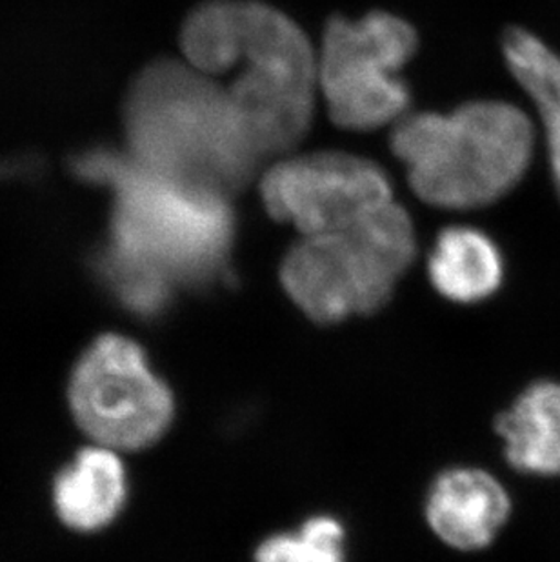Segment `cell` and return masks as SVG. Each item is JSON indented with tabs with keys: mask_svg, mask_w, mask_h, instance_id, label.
Listing matches in <instances>:
<instances>
[{
	"mask_svg": "<svg viewBox=\"0 0 560 562\" xmlns=\"http://www.w3.org/2000/svg\"><path fill=\"white\" fill-rule=\"evenodd\" d=\"M96 176L112 177L116 262L169 281H201L223 268L233 239L227 196L184 187L132 162L108 159Z\"/></svg>",
	"mask_w": 560,
	"mask_h": 562,
	"instance_id": "obj_4",
	"label": "cell"
},
{
	"mask_svg": "<svg viewBox=\"0 0 560 562\" xmlns=\"http://www.w3.org/2000/svg\"><path fill=\"white\" fill-rule=\"evenodd\" d=\"M180 46L201 74L233 75L226 91L260 157L306 135L318 68L306 35L284 13L260 2H208L186 19Z\"/></svg>",
	"mask_w": 560,
	"mask_h": 562,
	"instance_id": "obj_1",
	"label": "cell"
},
{
	"mask_svg": "<svg viewBox=\"0 0 560 562\" xmlns=\"http://www.w3.org/2000/svg\"><path fill=\"white\" fill-rule=\"evenodd\" d=\"M126 123L133 160L184 187L232 195L260 159L226 88L188 63L146 69L133 86Z\"/></svg>",
	"mask_w": 560,
	"mask_h": 562,
	"instance_id": "obj_2",
	"label": "cell"
},
{
	"mask_svg": "<svg viewBox=\"0 0 560 562\" xmlns=\"http://www.w3.org/2000/svg\"><path fill=\"white\" fill-rule=\"evenodd\" d=\"M392 149L424 202L451 210L481 207L523 181L534 159L535 127L509 102H470L449 115L402 119L392 133Z\"/></svg>",
	"mask_w": 560,
	"mask_h": 562,
	"instance_id": "obj_3",
	"label": "cell"
},
{
	"mask_svg": "<svg viewBox=\"0 0 560 562\" xmlns=\"http://www.w3.org/2000/svg\"><path fill=\"white\" fill-rule=\"evenodd\" d=\"M512 503L497 479L481 470H451L432 486L426 504L435 533L459 550H481L497 537Z\"/></svg>",
	"mask_w": 560,
	"mask_h": 562,
	"instance_id": "obj_9",
	"label": "cell"
},
{
	"mask_svg": "<svg viewBox=\"0 0 560 562\" xmlns=\"http://www.w3.org/2000/svg\"><path fill=\"white\" fill-rule=\"evenodd\" d=\"M504 453L515 470L560 475V384L535 382L497 420Z\"/></svg>",
	"mask_w": 560,
	"mask_h": 562,
	"instance_id": "obj_10",
	"label": "cell"
},
{
	"mask_svg": "<svg viewBox=\"0 0 560 562\" xmlns=\"http://www.w3.org/2000/svg\"><path fill=\"white\" fill-rule=\"evenodd\" d=\"M415 48L413 27L384 11L360 21L332 19L324 32L318 80L334 123L370 132L402 117L410 91L399 71Z\"/></svg>",
	"mask_w": 560,
	"mask_h": 562,
	"instance_id": "obj_6",
	"label": "cell"
},
{
	"mask_svg": "<svg viewBox=\"0 0 560 562\" xmlns=\"http://www.w3.org/2000/svg\"><path fill=\"white\" fill-rule=\"evenodd\" d=\"M302 544L312 562H344V530L332 517H313L302 526Z\"/></svg>",
	"mask_w": 560,
	"mask_h": 562,
	"instance_id": "obj_14",
	"label": "cell"
},
{
	"mask_svg": "<svg viewBox=\"0 0 560 562\" xmlns=\"http://www.w3.org/2000/svg\"><path fill=\"white\" fill-rule=\"evenodd\" d=\"M271 217L307 235L346 228L392 202V182L376 162L357 155L324 151L273 166L260 184Z\"/></svg>",
	"mask_w": 560,
	"mask_h": 562,
	"instance_id": "obj_8",
	"label": "cell"
},
{
	"mask_svg": "<svg viewBox=\"0 0 560 562\" xmlns=\"http://www.w3.org/2000/svg\"><path fill=\"white\" fill-rule=\"evenodd\" d=\"M255 562H312L301 537L280 533L260 544Z\"/></svg>",
	"mask_w": 560,
	"mask_h": 562,
	"instance_id": "obj_15",
	"label": "cell"
},
{
	"mask_svg": "<svg viewBox=\"0 0 560 562\" xmlns=\"http://www.w3.org/2000/svg\"><path fill=\"white\" fill-rule=\"evenodd\" d=\"M69 393L79 425L112 448L152 445L173 417L168 386L149 370L143 350L116 335L102 337L82 357Z\"/></svg>",
	"mask_w": 560,
	"mask_h": 562,
	"instance_id": "obj_7",
	"label": "cell"
},
{
	"mask_svg": "<svg viewBox=\"0 0 560 562\" xmlns=\"http://www.w3.org/2000/svg\"><path fill=\"white\" fill-rule=\"evenodd\" d=\"M415 248L412 218L392 201L346 228L304 237L285 255L280 279L307 317L338 323L388 303Z\"/></svg>",
	"mask_w": 560,
	"mask_h": 562,
	"instance_id": "obj_5",
	"label": "cell"
},
{
	"mask_svg": "<svg viewBox=\"0 0 560 562\" xmlns=\"http://www.w3.org/2000/svg\"><path fill=\"white\" fill-rule=\"evenodd\" d=\"M428 271L435 290L449 301L481 303L503 284V255L486 234L453 226L437 237Z\"/></svg>",
	"mask_w": 560,
	"mask_h": 562,
	"instance_id": "obj_11",
	"label": "cell"
},
{
	"mask_svg": "<svg viewBox=\"0 0 560 562\" xmlns=\"http://www.w3.org/2000/svg\"><path fill=\"white\" fill-rule=\"evenodd\" d=\"M124 470L112 451L93 448L80 453L58 477L55 503L64 522L77 530H96L115 517L124 501Z\"/></svg>",
	"mask_w": 560,
	"mask_h": 562,
	"instance_id": "obj_12",
	"label": "cell"
},
{
	"mask_svg": "<svg viewBox=\"0 0 560 562\" xmlns=\"http://www.w3.org/2000/svg\"><path fill=\"white\" fill-rule=\"evenodd\" d=\"M504 59L539 112L550 155L551 177L560 199V57L534 33L509 27Z\"/></svg>",
	"mask_w": 560,
	"mask_h": 562,
	"instance_id": "obj_13",
	"label": "cell"
}]
</instances>
